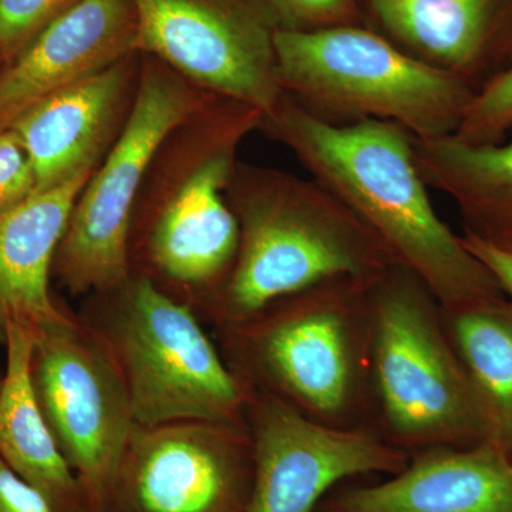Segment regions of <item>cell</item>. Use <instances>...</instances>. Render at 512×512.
Returning a JSON list of instances; mask_svg holds the SVG:
<instances>
[{
  "instance_id": "1",
  "label": "cell",
  "mask_w": 512,
  "mask_h": 512,
  "mask_svg": "<svg viewBox=\"0 0 512 512\" xmlns=\"http://www.w3.org/2000/svg\"><path fill=\"white\" fill-rule=\"evenodd\" d=\"M261 128L372 229L441 306L503 298L493 274L434 210L406 128L379 120L326 123L286 94Z\"/></svg>"
},
{
  "instance_id": "2",
  "label": "cell",
  "mask_w": 512,
  "mask_h": 512,
  "mask_svg": "<svg viewBox=\"0 0 512 512\" xmlns=\"http://www.w3.org/2000/svg\"><path fill=\"white\" fill-rule=\"evenodd\" d=\"M227 198L239 224L237 258L197 311L218 332L293 293L375 278L396 264L375 232L313 178L237 164Z\"/></svg>"
},
{
  "instance_id": "3",
  "label": "cell",
  "mask_w": 512,
  "mask_h": 512,
  "mask_svg": "<svg viewBox=\"0 0 512 512\" xmlns=\"http://www.w3.org/2000/svg\"><path fill=\"white\" fill-rule=\"evenodd\" d=\"M372 279L323 282L220 330L228 366L249 393L275 397L309 419L372 426Z\"/></svg>"
},
{
  "instance_id": "4",
  "label": "cell",
  "mask_w": 512,
  "mask_h": 512,
  "mask_svg": "<svg viewBox=\"0 0 512 512\" xmlns=\"http://www.w3.org/2000/svg\"><path fill=\"white\" fill-rule=\"evenodd\" d=\"M372 426L407 456L484 443L463 363L429 286L394 264L370 282Z\"/></svg>"
},
{
  "instance_id": "5",
  "label": "cell",
  "mask_w": 512,
  "mask_h": 512,
  "mask_svg": "<svg viewBox=\"0 0 512 512\" xmlns=\"http://www.w3.org/2000/svg\"><path fill=\"white\" fill-rule=\"evenodd\" d=\"M90 296L80 319L116 360L136 426L247 423L248 389L194 308L138 275Z\"/></svg>"
},
{
  "instance_id": "6",
  "label": "cell",
  "mask_w": 512,
  "mask_h": 512,
  "mask_svg": "<svg viewBox=\"0 0 512 512\" xmlns=\"http://www.w3.org/2000/svg\"><path fill=\"white\" fill-rule=\"evenodd\" d=\"M275 49L286 96L330 124L379 120L424 140L453 136L477 93L365 25L279 29Z\"/></svg>"
},
{
  "instance_id": "7",
  "label": "cell",
  "mask_w": 512,
  "mask_h": 512,
  "mask_svg": "<svg viewBox=\"0 0 512 512\" xmlns=\"http://www.w3.org/2000/svg\"><path fill=\"white\" fill-rule=\"evenodd\" d=\"M197 89L153 57L144 64L124 128L80 192L56 251L53 272L70 295L107 292L130 278L131 227L147 170L165 140L218 97Z\"/></svg>"
},
{
  "instance_id": "8",
  "label": "cell",
  "mask_w": 512,
  "mask_h": 512,
  "mask_svg": "<svg viewBox=\"0 0 512 512\" xmlns=\"http://www.w3.org/2000/svg\"><path fill=\"white\" fill-rule=\"evenodd\" d=\"M33 338L30 377L37 403L89 512H107L136 429L119 366L99 335L69 309Z\"/></svg>"
},
{
  "instance_id": "9",
  "label": "cell",
  "mask_w": 512,
  "mask_h": 512,
  "mask_svg": "<svg viewBox=\"0 0 512 512\" xmlns=\"http://www.w3.org/2000/svg\"><path fill=\"white\" fill-rule=\"evenodd\" d=\"M264 114L231 101L211 124L194 164L151 212L140 254L146 276L195 312L228 278L239 247V224L227 198L242 138Z\"/></svg>"
},
{
  "instance_id": "10",
  "label": "cell",
  "mask_w": 512,
  "mask_h": 512,
  "mask_svg": "<svg viewBox=\"0 0 512 512\" xmlns=\"http://www.w3.org/2000/svg\"><path fill=\"white\" fill-rule=\"evenodd\" d=\"M136 53L170 67L204 92L271 113L284 97L266 0H133Z\"/></svg>"
},
{
  "instance_id": "11",
  "label": "cell",
  "mask_w": 512,
  "mask_h": 512,
  "mask_svg": "<svg viewBox=\"0 0 512 512\" xmlns=\"http://www.w3.org/2000/svg\"><path fill=\"white\" fill-rule=\"evenodd\" d=\"M252 484L247 423L136 426L107 512H249Z\"/></svg>"
},
{
  "instance_id": "12",
  "label": "cell",
  "mask_w": 512,
  "mask_h": 512,
  "mask_svg": "<svg viewBox=\"0 0 512 512\" xmlns=\"http://www.w3.org/2000/svg\"><path fill=\"white\" fill-rule=\"evenodd\" d=\"M245 421L254 454L249 512H319L342 481L393 476L409 463L372 426L319 423L268 394L249 393Z\"/></svg>"
},
{
  "instance_id": "13",
  "label": "cell",
  "mask_w": 512,
  "mask_h": 512,
  "mask_svg": "<svg viewBox=\"0 0 512 512\" xmlns=\"http://www.w3.org/2000/svg\"><path fill=\"white\" fill-rule=\"evenodd\" d=\"M363 20L476 92L512 67V0H362Z\"/></svg>"
},
{
  "instance_id": "14",
  "label": "cell",
  "mask_w": 512,
  "mask_h": 512,
  "mask_svg": "<svg viewBox=\"0 0 512 512\" xmlns=\"http://www.w3.org/2000/svg\"><path fill=\"white\" fill-rule=\"evenodd\" d=\"M133 0H79L0 67V130L47 94L136 55Z\"/></svg>"
},
{
  "instance_id": "15",
  "label": "cell",
  "mask_w": 512,
  "mask_h": 512,
  "mask_svg": "<svg viewBox=\"0 0 512 512\" xmlns=\"http://www.w3.org/2000/svg\"><path fill=\"white\" fill-rule=\"evenodd\" d=\"M319 512H512V464L488 443L434 448L382 483L329 494Z\"/></svg>"
},
{
  "instance_id": "16",
  "label": "cell",
  "mask_w": 512,
  "mask_h": 512,
  "mask_svg": "<svg viewBox=\"0 0 512 512\" xmlns=\"http://www.w3.org/2000/svg\"><path fill=\"white\" fill-rule=\"evenodd\" d=\"M133 56L47 94L10 124L32 163L36 192L96 167L130 89Z\"/></svg>"
},
{
  "instance_id": "17",
  "label": "cell",
  "mask_w": 512,
  "mask_h": 512,
  "mask_svg": "<svg viewBox=\"0 0 512 512\" xmlns=\"http://www.w3.org/2000/svg\"><path fill=\"white\" fill-rule=\"evenodd\" d=\"M94 167L0 212V343L15 325L33 336L66 313L50 276L74 204Z\"/></svg>"
},
{
  "instance_id": "18",
  "label": "cell",
  "mask_w": 512,
  "mask_h": 512,
  "mask_svg": "<svg viewBox=\"0 0 512 512\" xmlns=\"http://www.w3.org/2000/svg\"><path fill=\"white\" fill-rule=\"evenodd\" d=\"M33 338L9 326L0 383V460L52 507L53 512H89L82 485L57 446L37 403L30 377Z\"/></svg>"
},
{
  "instance_id": "19",
  "label": "cell",
  "mask_w": 512,
  "mask_h": 512,
  "mask_svg": "<svg viewBox=\"0 0 512 512\" xmlns=\"http://www.w3.org/2000/svg\"><path fill=\"white\" fill-rule=\"evenodd\" d=\"M427 187L456 202L464 231L495 242L512 235V141L471 146L456 137H413Z\"/></svg>"
},
{
  "instance_id": "20",
  "label": "cell",
  "mask_w": 512,
  "mask_h": 512,
  "mask_svg": "<svg viewBox=\"0 0 512 512\" xmlns=\"http://www.w3.org/2000/svg\"><path fill=\"white\" fill-rule=\"evenodd\" d=\"M441 311L476 397L484 443L512 464V303L503 296Z\"/></svg>"
},
{
  "instance_id": "21",
  "label": "cell",
  "mask_w": 512,
  "mask_h": 512,
  "mask_svg": "<svg viewBox=\"0 0 512 512\" xmlns=\"http://www.w3.org/2000/svg\"><path fill=\"white\" fill-rule=\"evenodd\" d=\"M512 128V67L478 90L453 137L471 146L503 143Z\"/></svg>"
},
{
  "instance_id": "22",
  "label": "cell",
  "mask_w": 512,
  "mask_h": 512,
  "mask_svg": "<svg viewBox=\"0 0 512 512\" xmlns=\"http://www.w3.org/2000/svg\"><path fill=\"white\" fill-rule=\"evenodd\" d=\"M79 0H0V59L18 55L30 40Z\"/></svg>"
},
{
  "instance_id": "23",
  "label": "cell",
  "mask_w": 512,
  "mask_h": 512,
  "mask_svg": "<svg viewBox=\"0 0 512 512\" xmlns=\"http://www.w3.org/2000/svg\"><path fill=\"white\" fill-rule=\"evenodd\" d=\"M284 30L363 25L362 0H266Z\"/></svg>"
},
{
  "instance_id": "24",
  "label": "cell",
  "mask_w": 512,
  "mask_h": 512,
  "mask_svg": "<svg viewBox=\"0 0 512 512\" xmlns=\"http://www.w3.org/2000/svg\"><path fill=\"white\" fill-rule=\"evenodd\" d=\"M36 194V177L25 147L12 128L0 130V212Z\"/></svg>"
},
{
  "instance_id": "25",
  "label": "cell",
  "mask_w": 512,
  "mask_h": 512,
  "mask_svg": "<svg viewBox=\"0 0 512 512\" xmlns=\"http://www.w3.org/2000/svg\"><path fill=\"white\" fill-rule=\"evenodd\" d=\"M0 512H53L35 488L20 480L0 460Z\"/></svg>"
},
{
  "instance_id": "26",
  "label": "cell",
  "mask_w": 512,
  "mask_h": 512,
  "mask_svg": "<svg viewBox=\"0 0 512 512\" xmlns=\"http://www.w3.org/2000/svg\"><path fill=\"white\" fill-rule=\"evenodd\" d=\"M461 237H463L466 247L493 274L505 298L512 303V252L495 247L470 232L464 231Z\"/></svg>"
},
{
  "instance_id": "27",
  "label": "cell",
  "mask_w": 512,
  "mask_h": 512,
  "mask_svg": "<svg viewBox=\"0 0 512 512\" xmlns=\"http://www.w3.org/2000/svg\"><path fill=\"white\" fill-rule=\"evenodd\" d=\"M490 244L495 245V247L504 249V251L512 252V235H510V237L500 239V241L490 242Z\"/></svg>"
},
{
  "instance_id": "28",
  "label": "cell",
  "mask_w": 512,
  "mask_h": 512,
  "mask_svg": "<svg viewBox=\"0 0 512 512\" xmlns=\"http://www.w3.org/2000/svg\"><path fill=\"white\" fill-rule=\"evenodd\" d=\"M3 372H0V383H2Z\"/></svg>"
},
{
  "instance_id": "29",
  "label": "cell",
  "mask_w": 512,
  "mask_h": 512,
  "mask_svg": "<svg viewBox=\"0 0 512 512\" xmlns=\"http://www.w3.org/2000/svg\"><path fill=\"white\" fill-rule=\"evenodd\" d=\"M2 64H3V60L0 59V67H2Z\"/></svg>"
}]
</instances>
